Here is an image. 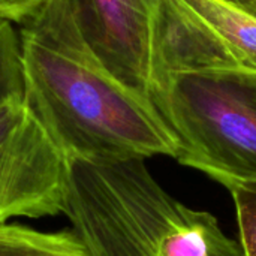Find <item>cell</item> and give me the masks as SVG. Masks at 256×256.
<instances>
[{
    "label": "cell",
    "instance_id": "obj_4",
    "mask_svg": "<svg viewBox=\"0 0 256 256\" xmlns=\"http://www.w3.org/2000/svg\"><path fill=\"white\" fill-rule=\"evenodd\" d=\"M214 69L256 70V15L226 0H160L156 92L172 74Z\"/></svg>",
    "mask_w": 256,
    "mask_h": 256
},
{
    "label": "cell",
    "instance_id": "obj_11",
    "mask_svg": "<svg viewBox=\"0 0 256 256\" xmlns=\"http://www.w3.org/2000/svg\"><path fill=\"white\" fill-rule=\"evenodd\" d=\"M226 2L234 3V4H237V6L246 9L248 12L256 15V0H226Z\"/></svg>",
    "mask_w": 256,
    "mask_h": 256
},
{
    "label": "cell",
    "instance_id": "obj_2",
    "mask_svg": "<svg viewBox=\"0 0 256 256\" xmlns=\"http://www.w3.org/2000/svg\"><path fill=\"white\" fill-rule=\"evenodd\" d=\"M63 214L92 256H244L212 213L171 196L146 159H68Z\"/></svg>",
    "mask_w": 256,
    "mask_h": 256
},
{
    "label": "cell",
    "instance_id": "obj_1",
    "mask_svg": "<svg viewBox=\"0 0 256 256\" xmlns=\"http://www.w3.org/2000/svg\"><path fill=\"white\" fill-rule=\"evenodd\" d=\"M18 27L24 102L68 159L178 158L154 102L100 64L63 0H46Z\"/></svg>",
    "mask_w": 256,
    "mask_h": 256
},
{
    "label": "cell",
    "instance_id": "obj_7",
    "mask_svg": "<svg viewBox=\"0 0 256 256\" xmlns=\"http://www.w3.org/2000/svg\"><path fill=\"white\" fill-rule=\"evenodd\" d=\"M0 256H92L74 231L42 232L0 224Z\"/></svg>",
    "mask_w": 256,
    "mask_h": 256
},
{
    "label": "cell",
    "instance_id": "obj_5",
    "mask_svg": "<svg viewBox=\"0 0 256 256\" xmlns=\"http://www.w3.org/2000/svg\"><path fill=\"white\" fill-rule=\"evenodd\" d=\"M68 158L24 98L0 105V224L64 210Z\"/></svg>",
    "mask_w": 256,
    "mask_h": 256
},
{
    "label": "cell",
    "instance_id": "obj_8",
    "mask_svg": "<svg viewBox=\"0 0 256 256\" xmlns=\"http://www.w3.org/2000/svg\"><path fill=\"white\" fill-rule=\"evenodd\" d=\"M24 98L20 38L15 24L0 18V105Z\"/></svg>",
    "mask_w": 256,
    "mask_h": 256
},
{
    "label": "cell",
    "instance_id": "obj_10",
    "mask_svg": "<svg viewBox=\"0 0 256 256\" xmlns=\"http://www.w3.org/2000/svg\"><path fill=\"white\" fill-rule=\"evenodd\" d=\"M46 0H0V18L16 26L38 12Z\"/></svg>",
    "mask_w": 256,
    "mask_h": 256
},
{
    "label": "cell",
    "instance_id": "obj_6",
    "mask_svg": "<svg viewBox=\"0 0 256 256\" xmlns=\"http://www.w3.org/2000/svg\"><path fill=\"white\" fill-rule=\"evenodd\" d=\"M100 64L154 102V33L160 0H63Z\"/></svg>",
    "mask_w": 256,
    "mask_h": 256
},
{
    "label": "cell",
    "instance_id": "obj_3",
    "mask_svg": "<svg viewBox=\"0 0 256 256\" xmlns=\"http://www.w3.org/2000/svg\"><path fill=\"white\" fill-rule=\"evenodd\" d=\"M154 105L180 142L182 165L220 184L256 182V70L172 74Z\"/></svg>",
    "mask_w": 256,
    "mask_h": 256
},
{
    "label": "cell",
    "instance_id": "obj_9",
    "mask_svg": "<svg viewBox=\"0 0 256 256\" xmlns=\"http://www.w3.org/2000/svg\"><path fill=\"white\" fill-rule=\"evenodd\" d=\"M232 195L244 256H256V182H230L224 184Z\"/></svg>",
    "mask_w": 256,
    "mask_h": 256
}]
</instances>
